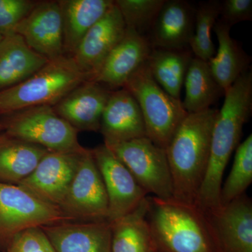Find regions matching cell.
<instances>
[{
	"mask_svg": "<svg viewBox=\"0 0 252 252\" xmlns=\"http://www.w3.org/2000/svg\"><path fill=\"white\" fill-rule=\"evenodd\" d=\"M224 95L212 129L206 175L195 204L207 212L220 206V192L225 167L240 144L244 125L252 114V71L244 72Z\"/></svg>",
	"mask_w": 252,
	"mask_h": 252,
	"instance_id": "6da1fadb",
	"label": "cell"
},
{
	"mask_svg": "<svg viewBox=\"0 0 252 252\" xmlns=\"http://www.w3.org/2000/svg\"><path fill=\"white\" fill-rule=\"evenodd\" d=\"M218 109L188 114L165 148L171 172L173 197L195 204L206 175L212 129Z\"/></svg>",
	"mask_w": 252,
	"mask_h": 252,
	"instance_id": "7a4b0ae2",
	"label": "cell"
},
{
	"mask_svg": "<svg viewBox=\"0 0 252 252\" xmlns=\"http://www.w3.org/2000/svg\"><path fill=\"white\" fill-rule=\"evenodd\" d=\"M148 201L157 252H223L210 219L195 204L149 195Z\"/></svg>",
	"mask_w": 252,
	"mask_h": 252,
	"instance_id": "3957f363",
	"label": "cell"
},
{
	"mask_svg": "<svg viewBox=\"0 0 252 252\" xmlns=\"http://www.w3.org/2000/svg\"><path fill=\"white\" fill-rule=\"evenodd\" d=\"M89 81L72 57L49 61L38 72L0 91V117L40 106L54 107L69 93Z\"/></svg>",
	"mask_w": 252,
	"mask_h": 252,
	"instance_id": "277c9868",
	"label": "cell"
},
{
	"mask_svg": "<svg viewBox=\"0 0 252 252\" xmlns=\"http://www.w3.org/2000/svg\"><path fill=\"white\" fill-rule=\"evenodd\" d=\"M139 104L149 140L165 149L188 113L182 101L172 97L159 86L144 63L124 86Z\"/></svg>",
	"mask_w": 252,
	"mask_h": 252,
	"instance_id": "5b68a950",
	"label": "cell"
},
{
	"mask_svg": "<svg viewBox=\"0 0 252 252\" xmlns=\"http://www.w3.org/2000/svg\"><path fill=\"white\" fill-rule=\"evenodd\" d=\"M2 132L13 138L40 146L50 152L83 153L78 131L51 106L23 109L1 117Z\"/></svg>",
	"mask_w": 252,
	"mask_h": 252,
	"instance_id": "8992f818",
	"label": "cell"
},
{
	"mask_svg": "<svg viewBox=\"0 0 252 252\" xmlns=\"http://www.w3.org/2000/svg\"><path fill=\"white\" fill-rule=\"evenodd\" d=\"M73 221L59 207L46 203L18 185L0 182V249L28 228Z\"/></svg>",
	"mask_w": 252,
	"mask_h": 252,
	"instance_id": "52a82bcc",
	"label": "cell"
},
{
	"mask_svg": "<svg viewBox=\"0 0 252 252\" xmlns=\"http://www.w3.org/2000/svg\"><path fill=\"white\" fill-rule=\"evenodd\" d=\"M124 163L147 194L160 199L173 197L171 172L165 150L147 137L105 144Z\"/></svg>",
	"mask_w": 252,
	"mask_h": 252,
	"instance_id": "ba28073f",
	"label": "cell"
},
{
	"mask_svg": "<svg viewBox=\"0 0 252 252\" xmlns=\"http://www.w3.org/2000/svg\"><path fill=\"white\" fill-rule=\"evenodd\" d=\"M59 208L73 221L107 220L108 198L92 149H87L81 156L77 172Z\"/></svg>",
	"mask_w": 252,
	"mask_h": 252,
	"instance_id": "9c48e42d",
	"label": "cell"
},
{
	"mask_svg": "<svg viewBox=\"0 0 252 252\" xmlns=\"http://www.w3.org/2000/svg\"><path fill=\"white\" fill-rule=\"evenodd\" d=\"M108 198L109 223L135 210L148 194L124 163L105 145L92 149Z\"/></svg>",
	"mask_w": 252,
	"mask_h": 252,
	"instance_id": "30bf717a",
	"label": "cell"
},
{
	"mask_svg": "<svg viewBox=\"0 0 252 252\" xmlns=\"http://www.w3.org/2000/svg\"><path fill=\"white\" fill-rule=\"evenodd\" d=\"M84 152H49L41 159L34 171L18 185L43 201L59 207Z\"/></svg>",
	"mask_w": 252,
	"mask_h": 252,
	"instance_id": "8fae6325",
	"label": "cell"
},
{
	"mask_svg": "<svg viewBox=\"0 0 252 252\" xmlns=\"http://www.w3.org/2000/svg\"><path fill=\"white\" fill-rule=\"evenodd\" d=\"M126 26L114 4L88 31L72 58L78 67L93 81L104 61L124 36Z\"/></svg>",
	"mask_w": 252,
	"mask_h": 252,
	"instance_id": "7c38bea8",
	"label": "cell"
},
{
	"mask_svg": "<svg viewBox=\"0 0 252 252\" xmlns=\"http://www.w3.org/2000/svg\"><path fill=\"white\" fill-rule=\"evenodd\" d=\"M33 51L53 61L64 56L59 1H39L15 29Z\"/></svg>",
	"mask_w": 252,
	"mask_h": 252,
	"instance_id": "4fadbf2b",
	"label": "cell"
},
{
	"mask_svg": "<svg viewBox=\"0 0 252 252\" xmlns=\"http://www.w3.org/2000/svg\"><path fill=\"white\" fill-rule=\"evenodd\" d=\"M152 49L146 36L126 27L124 36L107 56L93 81L112 91L123 89L131 76L147 63Z\"/></svg>",
	"mask_w": 252,
	"mask_h": 252,
	"instance_id": "5bb4252c",
	"label": "cell"
},
{
	"mask_svg": "<svg viewBox=\"0 0 252 252\" xmlns=\"http://www.w3.org/2000/svg\"><path fill=\"white\" fill-rule=\"evenodd\" d=\"M223 252H252V203L244 195L205 212Z\"/></svg>",
	"mask_w": 252,
	"mask_h": 252,
	"instance_id": "9a60e30c",
	"label": "cell"
},
{
	"mask_svg": "<svg viewBox=\"0 0 252 252\" xmlns=\"http://www.w3.org/2000/svg\"><path fill=\"white\" fill-rule=\"evenodd\" d=\"M112 91L93 81L77 86L55 104V112L78 131L100 129L102 113Z\"/></svg>",
	"mask_w": 252,
	"mask_h": 252,
	"instance_id": "2e32d148",
	"label": "cell"
},
{
	"mask_svg": "<svg viewBox=\"0 0 252 252\" xmlns=\"http://www.w3.org/2000/svg\"><path fill=\"white\" fill-rule=\"evenodd\" d=\"M99 131L104 144L147 137L139 104L125 88L111 92L102 113Z\"/></svg>",
	"mask_w": 252,
	"mask_h": 252,
	"instance_id": "e0dca14e",
	"label": "cell"
},
{
	"mask_svg": "<svg viewBox=\"0 0 252 252\" xmlns=\"http://www.w3.org/2000/svg\"><path fill=\"white\" fill-rule=\"evenodd\" d=\"M196 9L185 0H165L150 28L153 49H189Z\"/></svg>",
	"mask_w": 252,
	"mask_h": 252,
	"instance_id": "ac0fdd59",
	"label": "cell"
},
{
	"mask_svg": "<svg viewBox=\"0 0 252 252\" xmlns=\"http://www.w3.org/2000/svg\"><path fill=\"white\" fill-rule=\"evenodd\" d=\"M41 228L56 252H111L112 230L107 220L65 221Z\"/></svg>",
	"mask_w": 252,
	"mask_h": 252,
	"instance_id": "d6986e66",
	"label": "cell"
},
{
	"mask_svg": "<svg viewBox=\"0 0 252 252\" xmlns=\"http://www.w3.org/2000/svg\"><path fill=\"white\" fill-rule=\"evenodd\" d=\"M49 61L30 48L19 34L4 36L0 43V91L26 80Z\"/></svg>",
	"mask_w": 252,
	"mask_h": 252,
	"instance_id": "ffe728a7",
	"label": "cell"
},
{
	"mask_svg": "<svg viewBox=\"0 0 252 252\" xmlns=\"http://www.w3.org/2000/svg\"><path fill=\"white\" fill-rule=\"evenodd\" d=\"M63 49L72 57L88 31L114 4L112 0H61Z\"/></svg>",
	"mask_w": 252,
	"mask_h": 252,
	"instance_id": "44dd1931",
	"label": "cell"
},
{
	"mask_svg": "<svg viewBox=\"0 0 252 252\" xmlns=\"http://www.w3.org/2000/svg\"><path fill=\"white\" fill-rule=\"evenodd\" d=\"M230 29L229 26L217 20L213 31L218 39L219 48L214 57L208 61L214 77L225 94L248 70L251 62V57L238 41L230 36Z\"/></svg>",
	"mask_w": 252,
	"mask_h": 252,
	"instance_id": "7402d4cb",
	"label": "cell"
},
{
	"mask_svg": "<svg viewBox=\"0 0 252 252\" xmlns=\"http://www.w3.org/2000/svg\"><path fill=\"white\" fill-rule=\"evenodd\" d=\"M47 149L0 133V182L18 185L37 166Z\"/></svg>",
	"mask_w": 252,
	"mask_h": 252,
	"instance_id": "603a6c76",
	"label": "cell"
},
{
	"mask_svg": "<svg viewBox=\"0 0 252 252\" xmlns=\"http://www.w3.org/2000/svg\"><path fill=\"white\" fill-rule=\"evenodd\" d=\"M148 196L126 216L111 223V252H157L147 220Z\"/></svg>",
	"mask_w": 252,
	"mask_h": 252,
	"instance_id": "cb8c5ba5",
	"label": "cell"
},
{
	"mask_svg": "<svg viewBox=\"0 0 252 252\" xmlns=\"http://www.w3.org/2000/svg\"><path fill=\"white\" fill-rule=\"evenodd\" d=\"M193 58L190 49H152L147 63L159 86L174 98L181 99L186 74Z\"/></svg>",
	"mask_w": 252,
	"mask_h": 252,
	"instance_id": "d4e9b609",
	"label": "cell"
},
{
	"mask_svg": "<svg viewBox=\"0 0 252 252\" xmlns=\"http://www.w3.org/2000/svg\"><path fill=\"white\" fill-rule=\"evenodd\" d=\"M184 86L185 98L182 104L188 114L211 108L212 104L225 94L214 77L208 62L194 56L189 64Z\"/></svg>",
	"mask_w": 252,
	"mask_h": 252,
	"instance_id": "484cf974",
	"label": "cell"
},
{
	"mask_svg": "<svg viewBox=\"0 0 252 252\" xmlns=\"http://www.w3.org/2000/svg\"><path fill=\"white\" fill-rule=\"evenodd\" d=\"M252 182V135L250 134L237 147L233 167L220 189V205L230 203L245 194Z\"/></svg>",
	"mask_w": 252,
	"mask_h": 252,
	"instance_id": "4316f807",
	"label": "cell"
},
{
	"mask_svg": "<svg viewBox=\"0 0 252 252\" xmlns=\"http://www.w3.org/2000/svg\"><path fill=\"white\" fill-rule=\"evenodd\" d=\"M220 3L219 1L200 3L195 12V28L189 49L194 57L206 62L216 54L212 39V31L220 18Z\"/></svg>",
	"mask_w": 252,
	"mask_h": 252,
	"instance_id": "83f0119b",
	"label": "cell"
},
{
	"mask_svg": "<svg viewBox=\"0 0 252 252\" xmlns=\"http://www.w3.org/2000/svg\"><path fill=\"white\" fill-rule=\"evenodd\" d=\"M165 0H116L126 27L143 34L150 30Z\"/></svg>",
	"mask_w": 252,
	"mask_h": 252,
	"instance_id": "f1b7e54d",
	"label": "cell"
},
{
	"mask_svg": "<svg viewBox=\"0 0 252 252\" xmlns=\"http://www.w3.org/2000/svg\"><path fill=\"white\" fill-rule=\"evenodd\" d=\"M39 3L32 0H0V33H14L15 29Z\"/></svg>",
	"mask_w": 252,
	"mask_h": 252,
	"instance_id": "f546056e",
	"label": "cell"
},
{
	"mask_svg": "<svg viewBox=\"0 0 252 252\" xmlns=\"http://www.w3.org/2000/svg\"><path fill=\"white\" fill-rule=\"evenodd\" d=\"M5 252H56L41 227L23 230L13 238Z\"/></svg>",
	"mask_w": 252,
	"mask_h": 252,
	"instance_id": "4dcf8cb0",
	"label": "cell"
},
{
	"mask_svg": "<svg viewBox=\"0 0 252 252\" xmlns=\"http://www.w3.org/2000/svg\"><path fill=\"white\" fill-rule=\"evenodd\" d=\"M219 21L232 28L237 23L252 20V0H225L220 3Z\"/></svg>",
	"mask_w": 252,
	"mask_h": 252,
	"instance_id": "1f68e13d",
	"label": "cell"
},
{
	"mask_svg": "<svg viewBox=\"0 0 252 252\" xmlns=\"http://www.w3.org/2000/svg\"><path fill=\"white\" fill-rule=\"evenodd\" d=\"M3 38H4V36H3L2 34L0 33V43H1V41H2Z\"/></svg>",
	"mask_w": 252,
	"mask_h": 252,
	"instance_id": "d6a6232c",
	"label": "cell"
},
{
	"mask_svg": "<svg viewBox=\"0 0 252 252\" xmlns=\"http://www.w3.org/2000/svg\"><path fill=\"white\" fill-rule=\"evenodd\" d=\"M0 131H2V127H1V124H0Z\"/></svg>",
	"mask_w": 252,
	"mask_h": 252,
	"instance_id": "836d02e7",
	"label": "cell"
},
{
	"mask_svg": "<svg viewBox=\"0 0 252 252\" xmlns=\"http://www.w3.org/2000/svg\"><path fill=\"white\" fill-rule=\"evenodd\" d=\"M1 132H2V131H0V133H1Z\"/></svg>",
	"mask_w": 252,
	"mask_h": 252,
	"instance_id": "e575fe53",
	"label": "cell"
}]
</instances>
